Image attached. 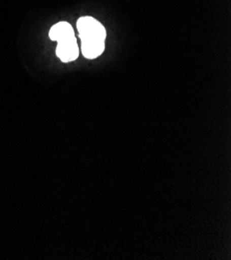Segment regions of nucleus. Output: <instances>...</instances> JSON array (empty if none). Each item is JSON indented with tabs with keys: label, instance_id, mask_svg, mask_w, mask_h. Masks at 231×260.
<instances>
[{
	"label": "nucleus",
	"instance_id": "f257e3e1",
	"mask_svg": "<svg viewBox=\"0 0 231 260\" xmlns=\"http://www.w3.org/2000/svg\"><path fill=\"white\" fill-rule=\"evenodd\" d=\"M77 29L79 31L81 42L85 41H104L106 39V29L98 21L92 17H82L77 22Z\"/></svg>",
	"mask_w": 231,
	"mask_h": 260
},
{
	"label": "nucleus",
	"instance_id": "f03ea898",
	"mask_svg": "<svg viewBox=\"0 0 231 260\" xmlns=\"http://www.w3.org/2000/svg\"><path fill=\"white\" fill-rule=\"evenodd\" d=\"M56 55L62 62L74 61L79 56V48L76 38L58 42L56 47Z\"/></svg>",
	"mask_w": 231,
	"mask_h": 260
},
{
	"label": "nucleus",
	"instance_id": "7ed1b4c3",
	"mask_svg": "<svg viewBox=\"0 0 231 260\" xmlns=\"http://www.w3.org/2000/svg\"><path fill=\"white\" fill-rule=\"evenodd\" d=\"M49 37L52 41L60 42L63 40L75 38L74 29L68 22H59L52 26V28L50 29Z\"/></svg>",
	"mask_w": 231,
	"mask_h": 260
},
{
	"label": "nucleus",
	"instance_id": "20e7f679",
	"mask_svg": "<svg viewBox=\"0 0 231 260\" xmlns=\"http://www.w3.org/2000/svg\"><path fill=\"white\" fill-rule=\"evenodd\" d=\"M82 53L84 57L88 59H93L98 57L105 49L104 41H85L82 42Z\"/></svg>",
	"mask_w": 231,
	"mask_h": 260
}]
</instances>
